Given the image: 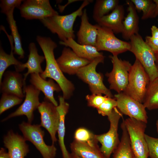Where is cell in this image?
Returning a JSON list of instances; mask_svg holds the SVG:
<instances>
[{"label": "cell", "instance_id": "obj_38", "mask_svg": "<svg viewBox=\"0 0 158 158\" xmlns=\"http://www.w3.org/2000/svg\"><path fill=\"white\" fill-rule=\"evenodd\" d=\"M145 42L150 47H158V39L152 38L151 36H146Z\"/></svg>", "mask_w": 158, "mask_h": 158}, {"label": "cell", "instance_id": "obj_41", "mask_svg": "<svg viewBox=\"0 0 158 158\" xmlns=\"http://www.w3.org/2000/svg\"><path fill=\"white\" fill-rule=\"evenodd\" d=\"M153 1L155 4L153 18H154L158 16V0H154Z\"/></svg>", "mask_w": 158, "mask_h": 158}, {"label": "cell", "instance_id": "obj_18", "mask_svg": "<svg viewBox=\"0 0 158 158\" xmlns=\"http://www.w3.org/2000/svg\"><path fill=\"white\" fill-rule=\"evenodd\" d=\"M81 20L77 35L78 43L95 47L98 34V24L93 25L90 23L86 9L83 10Z\"/></svg>", "mask_w": 158, "mask_h": 158}, {"label": "cell", "instance_id": "obj_29", "mask_svg": "<svg viewBox=\"0 0 158 158\" xmlns=\"http://www.w3.org/2000/svg\"><path fill=\"white\" fill-rule=\"evenodd\" d=\"M118 0H97L94 6L93 18L96 22L113 11L119 5Z\"/></svg>", "mask_w": 158, "mask_h": 158}, {"label": "cell", "instance_id": "obj_19", "mask_svg": "<svg viewBox=\"0 0 158 158\" xmlns=\"http://www.w3.org/2000/svg\"><path fill=\"white\" fill-rule=\"evenodd\" d=\"M30 81L31 85L44 93L45 99L56 107L59 105L54 98V91L59 92L61 89L53 79L49 78L46 80L42 78L40 74L32 73L30 74Z\"/></svg>", "mask_w": 158, "mask_h": 158}, {"label": "cell", "instance_id": "obj_33", "mask_svg": "<svg viewBox=\"0 0 158 158\" xmlns=\"http://www.w3.org/2000/svg\"><path fill=\"white\" fill-rule=\"evenodd\" d=\"M74 140L80 142H88L97 140L95 135L83 127L79 128L75 130L74 134Z\"/></svg>", "mask_w": 158, "mask_h": 158}, {"label": "cell", "instance_id": "obj_17", "mask_svg": "<svg viewBox=\"0 0 158 158\" xmlns=\"http://www.w3.org/2000/svg\"><path fill=\"white\" fill-rule=\"evenodd\" d=\"M24 137L13 131H9L4 138L5 147L10 158H25L29 152V146Z\"/></svg>", "mask_w": 158, "mask_h": 158}, {"label": "cell", "instance_id": "obj_36", "mask_svg": "<svg viewBox=\"0 0 158 158\" xmlns=\"http://www.w3.org/2000/svg\"><path fill=\"white\" fill-rule=\"evenodd\" d=\"M23 1L22 0H1L0 6L1 12L6 14L15 8H19Z\"/></svg>", "mask_w": 158, "mask_h": 158}, {"label": "cell", "instance_id": "obj_44", "mask_svg": "<svg viewBox=\"0 0 158 158\" xmlns=\"http://www.w3.org/2000/svg\"><path fill=\"white\" fill-rule=\"evenodd\" d=\"M156 62H158V52H154Z\"/></svg>", "mask_w": 158, "mask_h": 158}, {"label": "cell", "instance_id": "obj_24", "mask_svg": "<svg viewBox=\"0 0 158 158\" xmlns=\"http://www.w3.org/2000/svg\"><path fill=\"white\" fill-rule=\"evenodd\" d=\"M29 54L27 61L21 65L19 72L27 68V72L23 74L24 80H25L29 74L36 73L40 74L43 71L41 66V63L45 59L44 56L40 55L35 43H30L29 46Z\"/></svg>", "mask_w": 158, "mask_h": 158}, {"label": "cell", "instance_id": "obj_23", "mask_svg": "<svg viewBox=\"0 0 158 158\" xmlns=\"http://www.w3.org/2000/svg\"><path fill=\"white\" fill-rule=\"evenodd\" d=\"M59 44L71 49L79 57L90 61L104 56L103 54L99 52L95 46L80 44L72 38L64 41H61Z\"/></svg>", "mask_w": 158, "mask_h": 158}, {"label": "cell", "instance_id": "obj_45", "mask_svg": "<svg viewBox=\"0 0 158 158\" xmlns=\"http://www.w3.org/2000/svg\"><path fill=\"white\" fill-rule=\"evenodd\" d=\"M156 127L157 129V131L158 134V120H157L156 122Z\"/></svg>", "mask_w": 158, "mask_h": 158}, {"label": "cell", "instance_id": "obj_37", "mask_svg": "<svg viewBox=\"0 0 158 158\" xmlns=\"http://www.w3.org/2000/svg\"><path fill=\"white\" fill-rule=\"evenodd\" d=\"M108 97L103 96L102 94H92L87 95L86 99L88 106L97 109Z\"/></svg>", "mask_w": 158, "mask_h": 158}, {"label": "cell", "instance_id": "obj_3", "mask_svg": "<svg viewBox=\"0 0 158 158\" xmlns=\"http://www.w3.org/2000/svg\"><path fill=\"white\" fill-rule=\"evenodd\" d=\"M130 51L132 52L147 73L150 82L158 77L154 52L139 34L130 38Z\"/></svg>", "mask_w": 158, "mask_h": 158}, {"label": "cell", "instance_id": "obj_42", "mask_svg": "<svg viewBox=\"0 0 158 158\" xmlns=\"http://www.w3.org/2000/svg\"><path fill=\"white\" fill-rule=\"evenodd\" d=\"M150 47L154 52H158V47Z\"/></svg>", "mask_w": 158, "mask_h": 158}, {"label": "cell", "instance_id": "obj_27", "mask_svg": "<svg viewBox=\"0 0 158 158\" xmlns=\"http://www.w3.org/2000/svg\"><path fill=\"white\" fill-rule=\"evenodd\" d=\"M122 134L120 142L114 151L112 158H134L129 135L123 120L121 124Z\"/></svg>", "mask_w": 158, "mask_h": 158}, {"label": "cell", "instance_id": "obj_35", "mask_svg": "<svg viewBox=\"0 0 158 158\" xmlns=\"http://www.w3.org/2000/svg\"><path fill=\"white\" fill-rule=\"evenodd\" d=\"M145 138L150 158H158V138H155L145 134Z\"/></svg>", "mask_w": 158, "mask_h": 158}, {"label": "cell", "instance_id": "obj_31", "mask_svg": "<svg viewBox=\"0 0 158 158\" xmlns=\"http://www.w3.org/2000/svg\"><path fill=\"white\" fill-rule=\"evenodd\" d=\"M136 9L142 12L141 19L153 18L155 4L150 0H131Z\"/></svg>", "mask_w": 158, "mask_h": 158}, {"label": "cell", "instance_id": "obj_40", "mask_svg": "<svg viewBox=\"0 0 158 158\" xmlns=\"http://www.w3.org/2000/svg\"><path fill=\"white\" fill-rule=\"evenodd\" d=\"M0 158H10L8 152L3 147L1 148L0 150Z\"/></svg>", "mask_w": 158, "mask_h": 158}, {"label": "cell", "instance_id": "obj_32", "mask_svg": "<svg viewBox=\"0 0 158 158\" xmlns=\"http://www.w3.org/2000/svg\"><path fill=\"white\" fill-rule=\"evenodd\" d=\"M23 99L14 95L3 93L0 100V114L16 105L20 104Z\"/></svg>", "mask_w": 158, "mask_h": 158}, {"label": "cell", "instance_id": "obj_46", "mask_svg": "<svg viewBox=\"0 0 158 158\" xmlns=\"http://www.w3.org/2000/svg\"><path fill=\"white\" fill-rule=\"evenodd\" d=\"M156 64L157 67V69H158V62H156Z\"/></svg>", "mask_w": 158, "mask_h": 158}, {"label": "cell", "instance_id": "obj_6", "mask_svg": "<svg viewBox=\"0 0 158 158\" xmlns=\"http://www.w3.org/2000/svg\"><path fill=\"white\" fill-rule=\"evenodd\" d=\"M104 56L99 57L89 64L80 69L76 74L83 81L88 84L92 94H103L109 97L113 96L103 83V76L96 71L97 65L104 62Z\"/></svg>", "mask_w": 158, "mask_h": 158}, {"label": "cell", "instance_id": "obj_12", "mask_svg": "<svg viewBox=\"0 0 158 158\" xmlns=\"http://www.w3.org/2000/svg\"><path fill=\"white\" fill-rule=\"evenodd\" d=\"M114 97L117 102V107L123 114L147 123L148 116L143 103L123 92L115 95Z\"/></svg>", "mask_w": 158, "mask_h": 158}, {"label": "cell", "instance_id": "obj_28", "mask_svg": "<svg viewBox=\"0 0 158 158\" xmlns=\"http://www.w3.org/2000/svg\"><path fill=\"white\" fill-rule=\"evenodd\" d=\"M13 11L12 10L6 15L14 41V54L18 55L19 59H23L24 57L25 52L22 46L20 36L18 32L16 21L14 18Z\"/></svg>", "mask_w": 158, "mask_h": 158}, {"label": "cell", "instance_id": "obj_30", "mask_svg": "<svg viewBox=\"0 0 158 158\" xmlns=\"http://www.w3.org/2000/svg\"><path fill=\"white\" fill-rule=\"evenodd\" d=\"M143 104L149 110L158 109V77L150 82Z\"/></svg>", "mask_w": 158, "mask_h": 158}, {"label": "cell", "instance_id": "obj_8", "mask_svg": "<svg viewBox=\"0 0 158 158\" xmlns=\"http://www.w3.org/2000/svg\"><path fill=\"white\" fill-rule=\"evenodd\" d=\"M122 114L117 107H115L107 116L110 123L108 131L102 134L95 135L96 139L101 144L100 149L105 158H110L120 142L118 130L119 121Z\"/></svg>", "mask_w": 158, "mask_h": 158}, {"label": "cell", "instance_id": "obj_16", "mask_svg": "<svg viewBox=\"0 0 158 158\" xmlns=\"http://www.w3.org/2000/svg\"><path fill=\"white\" fill-rule=\"evenodd\" d=\"M3 76V79L0 83L2 93L14 95L22 98L25 97V81L21 74L16 71H9L5 72Z\"/></svg>", "mask_w": 158, "mask_h": 158}, {"label": "cell", "instance_id": "obj_5", "mask_svg": "<svg viewBox=\"0 0 158 158\" xmlns=\"http://www.w3.org/2000/svg\"><path fill=\"white\" fill-rule=\"evenodd\" d=\"M134 158H148L149 152L145 138L146 123L133 118L123 120Z\"/></svg>", "mask_w": 158, "mask_h": 158}, {"label": "cell", "instance_id": "obj_13", "mask_svg": "<svg viewBox=\"0 0 158 158\" xmlns=\"http://www.w3.org/2000/svg\"><path fill=\"white\" fill-rule=\"evenodd\" d=\"M56 107L45 99L41 103L38 108L40 115V125L48 132L52 144H54L57 140L56 134L60 121L59 114Z\"/></svg>", "mask_w": 158, "mask_h": 158}, {"label": "cell", "instance_id": "obj_14", "mask_svg": "<svg viewBox=\"0 0 158 158\" xmlns=\"http://www.w3.org/2000/svg\"><path fill=\"white\" fill-rule=\"evenodd\" d=\"M24 90L25 96L24 102L15 111L3 119V121L11 118L25 115L28 122L31 123L34 118V111L38 109L41 104L39 99L40 91L31 84L26 85Z\"/></svg>", "mask_w": 158, "mask_h": 158}, {"label": "cell", "instance_id": "obj_20", "mask_svg": "<svg viewBox=\"0 0 158 158\" xmlns=\"http://www.w3.org/2000/svg\"><path fill=\"white\" fill-rule=\"evenodd\" d=\"M98 142L97 140L84 142L74 140L70 145L71 153L81 158H105Z\"/></svg>", "mask_w": 158, "mask_h": 158}, {"label": "cell", "instance_id": "obj_1", "mask_svg": "<svg viewBox=\"0 0 158 158\" xmlns=\"http://www.w3.org/2000/svg\"><path fill=\"white\" fill-rule=\"evenodd\" d=\"M36 40L43 51L46 61L45 68L40 74V76L45 80L48 78L56 81L61 89L64 98L69 99L72 95L74 87L63 74L55 59L54 50L57 47L56 44L49 37L38 36Z\"/></svg>", "mask_w": 158, "mask_h": 158}, {"label": "cell", "instance_id": "obj_21", "mask_svg": "<svg viewBox=\"0 0 158 158\" xmlns=\"http://www.w3.org/2000/svg\"><path fill=\"white\" fill-rule=\"evenodd\" d=\"M124 13L123 6L118 5L111 13L103 17L97 22L99 25L111 30L114 33H121Z\"/></svg>", "mask_w": 158, "mask_h": 158}, {"label": "cell", "instance_id": "obj_7", "mask_svg": "<svg viewBox=\"0 0 158 158\" xmlns=\"http://www.w3.org/2000/svg\"><path fill=\"white\" fill-rule=\"evenodd\" d=\"M19 126L25 140L33 144L43 158H55L56 148L54 144L49 145L45 143L44 140V132L40 125H32L23 121Z\"/></svg>", "mask_w": 158, "mask_h": 158}, {"label": "cell", "instance_id": "obj_11", "mask_svg": "<svg viewBox=\"0 0 158 158\" xmlns=\"http://www.w3.org/2000/svg\"><path fill=\"white\" fill-rule=\"evenodd\" d=\"M19 9L21 16L26 20H40L59 14L52 7L49 0L23 1Z\"/></svg>", "mask_w": 158, "mask_h": 158}, {"label": "cell", "instance_id": "obj_2", "mask_svg": "<svg viewBox=\"0 0 158 158\" xmlns=\"http://www.w3.org/2000/svg\"><path fill=\"white\" fill-rule=\"evenodd\" d=\"M92 1L83 0L78 9L70 14L62 16L57 15L40 20L52 33L56 34L61 41L70 38L74 39L75 35L73 26L75 21L78 17L81 16L84 8Z\"/></svg>", "mask_w": 158, "mask_h": 158}, {"label": "cell", "instance_id": "obj_22", "mask_svg": "<svg viewBox=\"0 0 158 158\" xmlns=\"http://www.w3.org/2000/svg\"><path fill=\"white\" fill-rule=\"evenodd\" d=\"M126 2L128 13L123 21L121 33L123 37L128 40L133 35L138 33L139 18L136 9L131 0L126 1Z\"/></svg>", "mask_w": 158, "mask_h": 158}, {"label": "cell", "instance_id": "obj_4", "mask_svg": "<svg viewBox=\"0 0 158 158\" xmlns=\"http://www.w3.org/2000/svg\"><path fill=\"white\" fill-rule=\"evenodd\" d=\"M150 82L147 73L136 59L130 70L128 84L123 92L143 103Z\"/></svg>", "mask_w": 158, "mask_h": 158}, {"label": "cell", "instance_id": "obj_34", "mask_svg": "<svg viewBox=\"0 0 158 158\" xmlns=\"http://www.w3.org/2000/svg\"><path fill=\"white\" fill-rule=\"evenodd\" d=\"M117 102L115 98L108 97L97 109L98 113L102 116H108L113 109L117 107Z\"/></svg>", "mask_w": 158, "mask_h": 158}, {"label": "cell", "instance_id": "obj_25", "mask_svg": "<svg viewBox=\"0 0 158 158\" xmlns=\"http://www.w3.org/2000/svg\"><path fill=\"white\" fill-rule=\"evenodd\" d=\"M59 104L56 107L60 116V121L57 130L59 142L63 158H70V153L67 150L64 142L65 133V116L69 108V105L63 96L59 97Z\"/></svg>", "mask_w": 158, "mask_h": 158}, {"label": "cell", "instance_id": "obj_26", "mask_svg": "<svg viewBox=\"0 0 158 158\" xmlns=\"http://www.w3.org/2000/svg\"><path fill=\"white\" fill-rule=\"evenodd\" d=\"M1 29L4 32L9 40L11 47L10 54L6 53L1 46L0 48V83L2 80L3 75L6 70L12 65L14 66L16 71L19 72L20 67L23 63L16 59L13 55L14 41L12 35L8 34L4 27L1 25Z\"/></svg>", "mask_w": 158, "mask_h": 158}, {"label": "cell", "instance_id": "obj_10", "mask_svg": "<svg viewBox=\"0 0 158 158\" xmlns=\"http://www.w3.org/2000/svg\"><path fill=\"white\" fill-rule=\"evenodd\" d=\"M95 47L97 50L105 51L117 55L130 50V45L128 42L116 37L111 30L98 24V34Z\"/></svg>", "mask_w": 158, "mask_h": 158}, {"label": "cell", "instance_id": "obj_9", "mask_svg": "<svg viewBox=\"0 0 158 158\" xmlns=\"http://www.w3.org/2000/svg\"><path fill=\"white\" fill-rule=\"evenodd\" d=\"M113 64V68L106 76L109 87L118 93L123 92L128 84L129 74L132 65L128 61L119 59L117 55L109 56Z\"/></svg>", "mask_w": 158, "mask_h": 158}, {"label": "cell", "instance_id": "obj_15", "mask_svg": "<svg viewBox=\"0 0 158 158\" xmlns=\"http://www.w3.org/2000/svg\"><path fill=\"white\" fill-rule=\"evenodd\" d=\"M56 61L62 71L69 75L76 74L80 69L91 62L79 57L72 49L67 47L64 48Z\"/></svg>", "mask_w": 158, "mask_h": 158}, {"label": "cell", "instance_id": "obj_39", "mask_svg": "<svg viewBox=\"0 0 158 158\" xmlns=\"http://www.w3.org/2000/svg\"><path fill=\"white\" fill-rule=\"evenodd\" d=\"M152 36V38L158 39V27L156 26L152 25L151 28Z\"/></svg>", "mask_w": 158, "mask_h": 158}, {"label": "cell", "instance_id": "obj_43", "mask_svg": "<svg viewBox=\"0 0 158 158\" xmlns=\"http://www.w3.org/2000/svg\"><path fill=\"white\" fill-rule=\"evenodd\" d=\"M70 158H81L71 153H70Z\"/></svg>", "mask_w": 158, "mask_h": 158}]
</instances>
